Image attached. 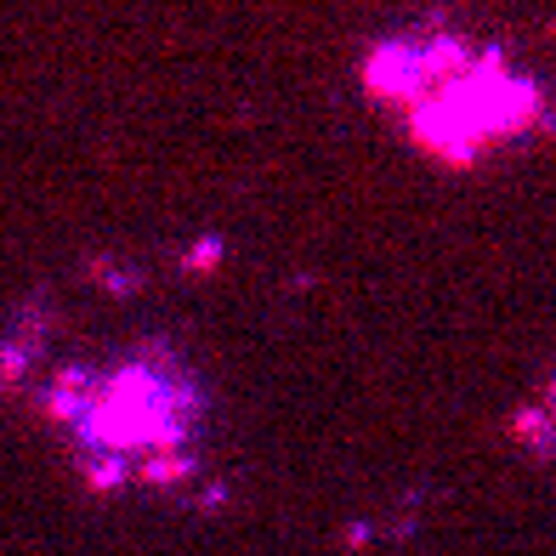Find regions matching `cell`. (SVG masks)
<instances>
[{
  "instance_id": "1",
  "label": "cell",
  "mask_w": 556,
  "mask_h": 556,
  "mask_svg": "<svg viewBox=\"0 0 556 556\" xmlns=\"http://www.w3.org/2000/svg\"><path fill=\"white\" fill-rule=\"evenodd\" d=\"M91 460H109V477L119 471H154L165 443L176 438V403L165 397L154 369H119L91 403L74 409Z\"/></svg>"
}]
</instances>
